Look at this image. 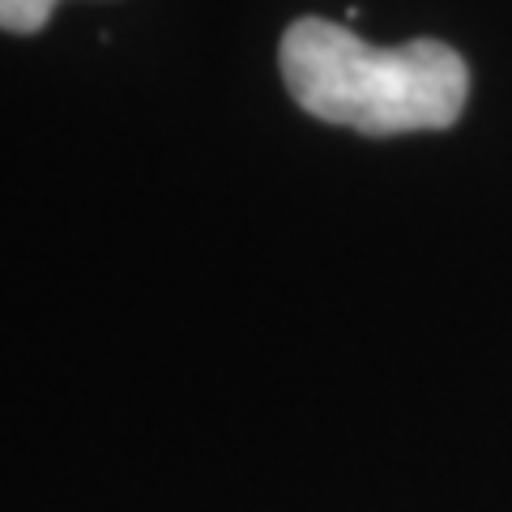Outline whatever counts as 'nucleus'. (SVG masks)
Returning <instances> with one entry per match:
<instances>
[{"label": "nucleus", "mask_w": 512, "mask_h": 512, "mask_svg": "<svg viewBox=\"0 0 512 512\" xmlns=\"http://www.w3.org/2000/svg\"><path fill=\"white\" fill-rule=\"evenodd\" d=\"M278 60L308 116L367 137L448 128L470 99L466 60L440 39L376 47L338 22L299 18L286 26Z\"/></svg>", "instance_id": "f257e3e1"}, {"label": "nucleus", "mask_w": 512, "mask_h": 512, "mask_svg": "<svg viewBox=\"0 0 512 512\" xmlns=\"http://www.w3.org/2000/svg\"><path fill=\"white\" fill-rule=\"evenodd\" d=\"M60 0H0V30L9 35H35L52 22Z\"/></svg>", "instance_id": "f03ea898"}]
</instances>
